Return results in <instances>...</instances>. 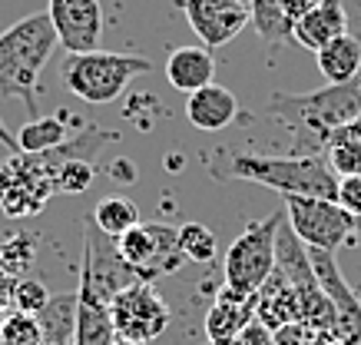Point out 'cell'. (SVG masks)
Masks as SVG:
<instances>
[{
  "label": "cell",
  "mask_w": 361,
  "mask_h": 345,
  "mask_svg": "<svg viewBox=\"0 0 361 345\" xmlns=\"http://www.w3.org/2000/svg\"><path fill=\"white\" fill-rule=\"evenodd\" d=\"M269 116L288 133V156H322L331 130L361 116V70L312 93H272Z\"/></svg>",
  "instance_id": "1"
},
{
  "label": "cell",
  "mask_w": 361,
  "mask_h": 345,
  "mask_svg": "<svg viewBox=\"0 0 361 345\" xmlns=\"http://www.w3.org/2000/svg\"><path fill=\"white\" fill-rule=\"evenodd\" d=\"M206 169L216 179H242L282 196H318L338 200V176L329 169L325 156H265V153H206Z\"/></svg>",
  "instance_id": "2"
},
{
  "label": "cell",
  "mask_w": 361,
  "mask_h": 345,
  "mask_svg": "<svg viewBox=\"0 0 361 345\" xmlns=\"http://www.w3.org/2000/svg\"><path fill=\"white\" fill-rule=\"evenodd\" d=\"M56 47L60 40H56V30L47 11L30 13L0 34V93L11 100H20L23 110L30 113V120L40 116L37 87H40V73Z\"/></svg>",
  "instance_id": "3"
},
{
  "label": "cell",
  "mask_w": 361,
  "mask_h": 345,
  "mask_svg": "<svg viewBox=\"0 0 361 345\" xmlns=\"http://www.w3.org/2000/svg\"><path fill=\"white\" fill-rule=\"evenodd\" d=\"M149 70H153V63L146 56L90 50V54H66L63 67H60V80L77 100L90 103V107H103V103L120 100L123 90Z\"/></svg>",
  "instance_id": "4"
},
{
  "label": "cell",
  "mask_w": 361,
  "mask_h": 345,
  "mask_svg": "<svg viewBox=\"0 0 361 345\" xmlns=\"http://www.w3.org/2000/svg\"><path fill=\"white\" fill-rule=\"evenodd\" d=\"M282 212H272L265 219H255L242 229L239 239H232L222 259V282L242 296H255L262 282L275 272V233L282 223Z\"/></svg>",
  "instance_id": "5"
},
{
  "label": "cell",
  "mask_w": 361,
  "mask_h": 345,
  "mask_svg": "<svg viewBox=\"0 0 361 345\" xmlns=\"http://www.w3.org/2000/svg\"><path fill=\"white\" fill-rule=\"evenodd\" d=\"M133 282H140L136 269L126 266V259L116 249V239L103 233L87 212V219H83V262H80L77 286H83L99 302L110 305L123 289H130Z\"/></svg>",
  "instance_id": "6"
},
{
  "label": "cell",
  "mask_w": 361,
  "mask_h": 345,
  "mask_svg": "<svg viewBox=\"0 0 361 345\" xmlns=\"http://www.w3.org/2000/svg\"><path fill=\"white\" fill-rule=\"evenodd\" d=\"M120 256L126 259V266L136 269V276L142 282H156L163 276H173L183 269L186 256L179 249V229L169 223H140L130 233H123L116 239Z\"/></svg>",
  "instance_id": "7"
},
{
  "label": "cell",
  "mask_w": 361,
  "mask_h": 345,
  "mask_svg": "<svg viewBox=\"0 0 361 345\" xmlns=\"http://www.w3.org/2000/svg\"><path fill=\"white\" fill-rule=\"evenodd\" d=\"M282 200L288 223L308 249L335 253L338 246L348 243V236L358 226V219L341 210L335 200H318V196H282Z\"/></svg>",
  "instance_id": "8"
},
{
  "label": "cell",
  "mask_w": 361,
  "mask_h": 345,
  "mask_svg": "<svg viewBox=\"0 0 361 345\" xmlns=\"http://www.w3.org/2000/svg\"><path fill=\"white\" fill-rule=\"evenodd\" d=\"M110 315L120 339H133L142 345L156 342L173 325V312L163 302V296L156 292L153 282H142V279L110 302Z\"/></svg>",
  "instance_id": "9"
},
{
  "label": "cell",
  "mask_w": 361,
  "mask_h": 345,
  "mask_svg": "<svg viewBox=\"0 0 361 345\" xmlns=\"http://www.w3.org/2000/svg\"><path fill=\"white\" fill-rule=\"evenodd\" d=\"M50 196H54V183L37 156L20 153L0 167V212L4 216H33Z\"/></svg>",
  "instance_id": "10"
},
{
  "label": "cell",
  "mask_w": 361,
  "mask_h": 345,
  "mask_svg": "<svg viewBox=\"0 0 361 345\" xmlns=\"http://www.w3.org/2000/svg\"><path fill=\"white\" fill-rule=\"evenodd\" d=\"M308 259L315 266V276L322 282V292L329 296L331 309H335V342L341 345H358L361 342V299L351 289V282L341 276L335 253L329 249H308Z\"/></svg>",
  "instance_id": "11"
},
{
  "label": "cell",
  "mask_w": 361,
  "mask_h": 345,
  "mask_svg": "<svg viewBox=\"0 0 361 345\" xmlns=\"http://www.w3.org/2000/svg\"><path fill=\"white\" fill-rule=\"evenodd\" d=\"M179 11L186 13L199 44H206L209 50L226 47L252 23L245 0H179Z\"/></svg>",
  "instance_id": "12"
},
{
  "label": "cell",
  "mask_w": 361,
  "mask_h": 345,
  "mask_svg": "<svg viewBox=\"0 0 361 345\" xmlns=\"http://www.w3.org/2000/svg\"><path fill=\"white\" fill-rule=\"evenodd\" d=\"M50 23L66 54H90L99 50L103 37V7L99 0H50L47 4Z\"/></svg>",
  "instance_id": "13"
},
{
  "label": "cell",
  "mask_w": 361,
  "mask_h": 345,
  "mask_svg": "<svg viewBox=\"0 0 361 345\" xmlns=\"http://www.w3.org/2000/svg\"><path fill=\"white\" fill-rule=\"evenodd\" d=\"M255 319V296H242L232 286L222 282L216 292V302L209 305L206 319H202V332L209 345H232L242 335V329Z\"/></svg>",
  "instance_id": "14"
},
{
  "label": "cell",
  "mask_w": 361,
  "mask_h": 345,
  "mask_svg": "<svg viewBox=\"0 0 361 345\" xmlns=\"http://www.w3.org/2000/svg\"><path fill=\"white\" fill-rule=\"evenodd\" d=\"M255 319L269 329L279 332L285 325L302 322V302H298L292 282L285 279V272L275 266V272L262 282V289L255 292Z\"/></svg>",
  "instance_id": "15"
},
{
  "label": "cell",
  "mask_w": 361,
  "mask_h": 345,
  "mask_svg": "<svg viewBox=\"0 0 361 345\" xmlns=\"http://www.w3.org/2000/svg\"><path fill=\"white\" fill-rule=\"evenodd\" d=\"M341 34H348V11H345L341 0H318L315 7L292 27V40L298 47L312 50V54L329 47L331 40H338Z\"/></svg>",
  "instance_id": "16"
},
{
  "label": "cell",
  "mask_w": 361,
  "mask_h": 345,
  "mask_svg": "<svg viewBox=\"0 0 361 345\" xmlns=\"http://www.w3.org/2000/svg\"><path fill=\"white\" fill-rule=\"evenodd\" d=\"M216 77V56L206 44L199 47H176L166 56V80L173 83V90L183 93H196V90L209 87Z\"/></svg>",
  "instance_id": "17"
},
{
  "label": "cell",
  "mask_w": 361,
  "mask_h": 345,
  "mask_svg": "<svg viewBox=\"0 0 361 345\" xmlns=\"http://www.w3.org/2000/svg\"><path fill=\"white\" fill-rule=\"evenodd\" d=\"M186 116L202 133H219L239 116V100L232 97V90L219 87V83H209V87L189 93Z\"/></svg>",
  "instance_id": "18"
},
{
  "label": "cell",
  "mask_w": 361,
  "mask_h": 345,
  "mask_svg": "<svg viewBox=\"0 0 361 345\" xmlns=\"http://www.w3.org/2000/svg\"><path fill=\"white\" fill-rule=\"evenodd\" d=\"M77 332H73V345H113L116 342V329H113L110 305L99 302L93 292L77 286Z\"/></svg>",
  "instance_id": "19"
},
{
  "label": "cell",
  "mask_w": 361,
  "mask_h": 345,
  "mask_svg": "<svg viewBox=\"0 0 361 345\" xmlns=\"http://www.w3.org/2000/svg\"><path fill=\"white\" fill-rule=\"evenodd\" d=\"M77 289L73 292H54L47 302L37 322L44 332V345H73V332H77Z\"/></svg>",
  "instance_id": "20"
},
{
  "label": "cell",
  "mask_w": 361,
  "mask_h": 345,
  "mask_svg": "<svg viewBox=\"0 0 361 345\" xmlns=\"http://www.w3.org/2000/svg\"><path fill=\"white\" fill-rule=\"evenodd\" d=\"M325 163L338 179L361 176V116L351 123H341L338 130H331L325 143Z\"/></svg>",
  "instance_id": "21"
},
{
  "label": "cell",
  "mask_w": 361,
  "mask_h": 345,
  "mask_svg": "<svg viewBox=\"0 0 361 345\" xmlns=\"http://www.w3.org/2000/svg\"><path fill=\"white\" fill-rule=\"evenodd\" d=\"M113 140H116V133H106V130H99V126H83V130L73 133L66 143H60L56 150H50V153H40L37 159H40V167H44L47 173H50L54 167H60V163H66V159L97 163L99 153H103Z\"/></svg>",
  "instance_id": "22"
},
{
  "label": "cell",
  "mask_w": 361,
  "mask_h": 345,
  "mask_svg": "<svg viewBox=\"0 0 361 345\" xmlns=\"http://www.w3.org/2000/svg\"><path fill=\"white\" fill-rule=\"evenodd\" d=\"M318 70L329 83H345L361 70V40L351 34H341L329 47H322L315 54Z\"/></svg>",
  "instance_id": "23"
},
{
  "label": "cell",
  "mask_w": 361,
  "mask_h": 345,
  "mask_svg": "<svg viewBox=\"0 0 361 345\" xmlns=\"http://www.w3.org/2000/svg\"><path fill=\"white\" fill-rule=\"evenodd\" d=\"M66 140H70V130H66L63 116H37V120H27L17 130V150L30 156L50 153Z\"/></svg>",
  "instance_id": "24"
},
{
  "label": "cell",
  "mask_w": 361,
  "mask_h": 345,
  "mask_svg": "<svg viewBox=\"0 0 361 345\" xmlns=\"http://www.w3.org/2000/svg\"><path fill=\"white\" fill-rule=\"evenodd\" d=\"M90 219L110 236V239H120L123 233H130L133 226H140V206L130 200V196H103V200L90 210Z\"/></svg>",
  "instance_id": "25"
},
{
  "label": "cell",
  "mask_w": 361,
  "mask_h": 345,
  "mask_svg": "<svg viewBox=\"0 0 361 345\" xmlns=\"http://www.w3.org/2000/svg\"><path fill=\"white\" fill-rule=\"evenodd\" d=\"M249 13H252V27H255V34L262 37L265 44H282V40L292 37V23L282 17L279 0H252Z\"/></svg>",
  "instance_id": "26"
},
{
  "label": "cell",
  "mask_w": 361,
  "mask_h": 345,
  "mask_svg": "<svg viewBox=\"0 0 361 345\" xmlns=\"http://www.w3.org/2000/svg\"><path fill=\"white\" fill-rule=\"evenodd\" d=\"M179 249H183V256L189 262L209 266V262H216V256H219V239H216V233L209 226L186 223V226H179Z\"/></svg>",
  "instance_id": "27"
},
{
  "label": "cell",
  "mask_w": 361,
  "mask_h": 345,
  "mask_svg": "<svg viewBox=\"0 0 361 345\" xmlns=\"http://www.w3.org/2000/svg\"><path fill=\"white\" fill-rule=\"evenodd\" d=\"M0 345H44V332L37 315L27 312H4L0 315Z\"/></svg>",
  "instance_id": "28"
},
{
  "label": "cell",
  "mask_w": 361,
  "mask_h": 345,
  "mask_svg": "<svg viewBox=\"0 0 361 345\" xmlns=\"http://www.w3.org/2000/svg\"><path fill=\"white\" fill-rule=\"evenodd\" d=\"M33 259H37V243L33 236H13L0 246V269L11 279H27Z\"/></svg>",
  "instance_id": "29"
},
{
  "label": "cell",
  "mask_w": 361,
  "mask_h": 345,
  "mask_svg": "<svg viewBox=\"0 0 361 345\" xmlns=\"http://www.w3.org/2000/svg\"><path fill=\"white\" fill-rule=\"evenodd\" d=\"M93 176H97V163H83V159H66L50 169L54 193H83L93 186Z\"/></svg>",
  "instance_id": "30"
},
{
  "label": "cell",
  "mask_w": 361,
  "mask_h": 345,
  "mask_svg": "<svg viewBox=\"0 0 361 345\" xmlns=\"http://www.w3.org/2000/svg\"><path fill=\"white\" fill-rule=\"evenodd\" d=\"M50 296H54V292L47 289L40 279H17L11 305L17 312H27V315H40V309L50 302Z\"/></svg>",
  "instance_id": "31"
},
{
  "label": "cell",
  "mask_w": 361,
  "mask_h": 345,
  "mask_svg": "<svg viewBox=\"0 0 361 345\" xmlns=\"http://www.w3.org/2000/svg\"><path fill=\"white\" fill-rule=\"evenodd\" d=\"M345 212H351L355 219H361V176H345L338 179V200H335Z\"/></svg>",
  "instance_id": "32"
},
{
  "label": "cell",
  "mask_w": 361,
  "mask_h": 345,
  "mask_svg": "<svg viewBox=\"0 0 361 345\" xmlns=\"http://www.w3.org/2000/svg\"><path fill=\"white\" fill-rule=\"evenodd\" d=\"M275 335V345H305L308 342V325L305 322H292L285 325V329H279Z\"/></svg>",
  "instance_id": "33"
},
{
  "label": "cell",
  "mask_w": 361,
  "mask_h": 345,
  "mask_svg": "<svg viewBox=\"0 0 361 345\" xmlns=\"http://www.w3.org/2000/svg\"><path fill=\"white\" fill-rule=\"evenodd\" d=\"M0 143L11 146V150H17V133H11V130L4 126V120H0Z\"/></svg>",
  "instance_id": "34"
},
{
  "label": "cell",
  "mask_w": 361,
  "mask_h": 345,
  "mask_svg": "<svg viewBox=\"0 0 361 345\" xmlns=\"http://www.w3.org/2000/svg\"><path fill=\"white\" fill-rule=\"evenodd\" d=\"M113 345H142V342H133V339H120V335H116V342Z\"/></svg>",
  "instance_id": "35"
},
{
  "label": "cell",
  "mask_w": 361,
  "mask_h": 345,
  "mask_svg": "<svg viewBox=\"0 0 361 345\" xmlns=\"http://www.w3.org/2000/svg\"><path fill=\"white\" fill-rule=\"evenodd\" d=\"M355 229H358V236H361V219H358V226H355Z\"/></svg>",
  "instance_id": "36"
},
{
  "label": "cell",
  "mask_w": 361,
  "mask_h": 345,
  "mask_svg": "<svg viewBox=\"0 0 361 345\" xmlns=\"http://www.w3.org/2000/svg\"><path fill=\"white\" fill-rule=\"evenodd\" d=\"M358 345H361V342H358Z\"/></svg>",
  "instance_id": "37"
}]
</instances>
